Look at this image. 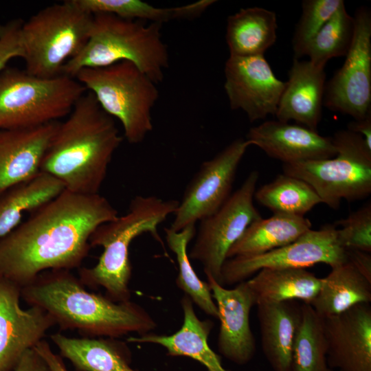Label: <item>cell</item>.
Wrapping results in <instances>:
<instances>
[{"label":"cell","instance_id":"cell-35","mask_svg":"<svg viewBox=\"0 0 371 371\" xmlns=\"http://www.w3.org/2000/svg\"><path fill=\"white\" fill-rule=\"evenodd\" d=\"M23 21L16 19L0 25V74L11 59L23 58L21 27Z\"/></svg>","mask_w":371,"mask_h":371},{"label":"cell","instance_id":"cell-3","mask_svg":"<svg viewBox=\"0 0 371 371\" xmlns=\"http://www.w3.org/2000/svg\"><path fill=\"white\" fill-rule=\"evenodd\" d=\"M122 142L114 119L89 91L77 101L68 117L58 123L41 172L59 180L66 190L98 194Z\"/></svg>","mask_w":371,"mask_h":371},{"label":"cell","instance_id":"cell-23","mask_svg":"<svg viewBox=\"0 0 371 371\" xmlns=\"http://www.w3.org/2000/svg\"><path fill=\"white\" fill-rule=\"evenodd\" d=\"M50 339L77 371H135L128 348L117 338L69 337L58 333Z\"/></svg>","mask_w":371,"mask_h":371},{"label":"cell","instance_id":"cell-16","mask_svg":"<svg viewBox=\"0 0 371 371\" xmlns=\"http://www.w3.org/2000/svg\"><path fill=\"white\" fill-rule=\"evenodd\" d=\"M206 278L221 322L218 352L234 363L246 364L254 357L256 348L249 323L251 309L256 305L255 296L246 280L226 289L211 276Z\"/></svg>","mask_w":371,"mask_h":371},{"label":"cell","instance_id":"cell-15","mask_svg":"<svg viewBox=\"0 0 371 371\" xmlns=\"http://www.w3.org/2000/svg\"><path fill=\"white\" fill-rule=\"evenodd\" d=\"M21 297V288L0 277V371H12L23 355L56 325L38 306L22 308Z\"/></svg>","mask_w":371,"mask_h":371},{"label":"cell","instance_id":"cell-12","mask_svg":"<svg viewBox=\"0 0 371 371\" xmlns=\"http://www.w3.org/2000/svg\"><path fill=\"white\" fill-rule=\"evenodd\" d=\"M355 33L345 61L326 83L323 105L355 120L371 113V12L361 6L353 16Z\"/></svg>","mask_w":371,"mask_h":371},{"label":"cell","instance_id":"cell-19","mask_svg":"<svg viewBox=\"0 0 371 371\" xmlns=\"http://www.w3.org/2000/svg\"><path fill=\"white\" fill-rule=\"evenodd\" d=\"M59 122L28 128L0 130V195L41 172Z\"/></svg>","mask_w":371,"mask_h":371},{"label":"cell","instance_id":"cell-8","mask_svg":"<svg viewBox=\"0 0 371 371\" xmlns=\"http://www.w3.org/2000/svg\"><path fill=\"white\" fill-rule=\"evenodd\" d=\"M75 78L92 93L100 107L117 119L130 144L142 142L153 130L151 112L159 98L156 83L128 61L85 68Z\"/></svg>","mask_w":371,"mask_h":371},{"label":"cell","instance_id":"cell-13","mask_svg":"<svg viewBox=\"0 0 371 371\" xmlns=\"http://www.w3.org/2000/svg\"><path fill=\"white\" fill-rule=\"evenodd\" d=\"M251 146L237 139L210 160L203 162L187 186L170 229L179 232L216 212L231 196L238 165Z\"/></svg>","mask_w":371,"mask_h":371},{"label":"cell","instance_id":"cell-26","mask_svg":"<svg viewBox=\"0 0 371 371\" xmlns=\"http://www.w3.org/2000/svg\"><path fill=\"white\" fill-rule=\"evenodd\" d=\"M276 14L269 10L242 8L228 16L225 38L232 56L264 55L276 41Z\"/></svg>","mask_w":371,"mask_h":371},{"label":"cell","instance_id":"cell-22","mask_svg":"<svg viewBox=\"0 0 371 371\" xmlns=\"http://www.w3.org/2000/svg\"><path fill=\"white\" fill-rule=\"evenodd\" d=\"M263 353L274 371H290L293 344L300 320V306L293 300L258 303Z\"/></svg>","mask_w":371,"mask_h":371},{"label":"cell","instance_id":"cell-10","mask_svg":"<svg viewBox=\"0 0 371 371\" xmlns=\"http://www.w3.org/2000/svg\"><path fill=\"white\" fill-rule=\"evenodd\" d=\"M258 178V172H251L216 212L199 221L188 256L201 262L205 276H211L220 284L228 251L247 227L261 217L253 202Z\"/></svg>","mask_w":371,"mask_h":371},{"label":"cell","instance_id":"cell-25","mask_svg":"<svg viewBox=\"0 0 371 371\" xmlns=\"http://www.w3.org/2000/svg\"><path fill=\"white\" fill-rule=\"evenodd\" d=\"M370 302L371 282L348 260L331 267L328 276L322 278L320 289L310 305L325 317Z\"/></svg>","mask_w":371,"mask_h":371},{"label":"cell","instance_id":"cell-20","mask_svg":"<svg viewBox=\"0 0 371 371\" xmlns=\"http://www.w3.org/2000/svg\"><path fill=\"white\" fill-rule=\"evenodd\" d=\"M325 67L294 58L275 116L317 131L326 85Z\"/></svg>","mask_w":371,"mask_h":371},{"label":"cell","instance_id":"cell-31","mask_svg":"<svg viewBox=\"0 0 371 371\" xmlns=\"http://www.w3.org/2000/svg\"><path fill=\"white\" fill-rule=\"evenodd\" d=\"M196 231L195 225H190L179 232L165 228L166 243L175 254L178 264L179 273L176 283L193 304L205 314L218 319V308L210 289L206 282L198 277L188 256V244L194 237Z\"/></svg>","mask_w":371,"mask_h":371},{"label":"cell","instance_id":"cell-30","mask_svg":"<svg viewBox=\"0 0 371 371\" xmlns=\"http://www.w3.org/2000/svg\"><path fill=\"white\" fill-rule=\"evenodd\" d=\"M254 197L273 214L304 215L322 201L313 188L304 181L282 174L255 191Z\"/></svg>","mask_w":371,"mask_h":371},{"label":"cell","instance_id":"cell-33","mask_svg":"<svg viewBox=\"0 0 371 371\" xmlns=\"http://www.w3.org/2000/svg\"><path fill=\"white\" fill-rule=\"evenodd\" d=\"M344 4L343 0L302 1V14L292 39L295 58L303 56L309 41Z\"/></svg>","mask_w":371,"mask_h":371},{"label":"cell","instance_id":"cell-32","mask_svg":"<svg viewBox=\"0 0 371 371\" xmlns=\"http://www.w3.org/2000/svg\"><path fill=\"white\" fill-rule=\"evenodd\" d=\"M354 33V18L348 13L344 3L309 41L303 56H308L313 64L325 67L330 59L346 56Z\"/></svg>","mask_w":371,"mask_h":371},{"label":"cell","instance_id":"cell-27","mask_svg":"<svg viewBox=\"0 0 371 371\" xmlns=\"http://www.w3.org/2000/svg\"><path fill=\"white\" fill-rule=\"evenodd\" d=\"M246 282L256 304L295 300L310 304L320 289L322 278L302 268L262 269Z\"/></svg>","mask_w":371,"mask_h":371},{"label":"cell","instance_id":"cell-6","mask_svg":"<svg viewBox=\"0 0 371 371\" xmlns=\"http://www.w3.org/2000/svg\"><path fill=\"white\" fill-rule=\"evenodd\" d=\"M93 14L75 0L45 7L23 21L21 38L25 71L51 78L62 74L64 65L87 43Z\"/></svg>","mask_w":371,"mask_h":371},{"label":"cell","instance_id":"cell-4","mask_svg":"<svg viewBox=\"0 0 371 371\" xmlns=\"http://www.w3.org/2000/svg\"><path fill=\"white\" fill-rule=\"evenodd\" d=\"M179 203L155 196H136L124 215L98 226L91 235L89 244L91 247H102L103 251L95 266L79 269L82 284L91 289L104 288L105 295L114 302L131 300L130 245L144 233L163 244L158 226L175 213Z\"/></svg>","mask_w":371,"mask_h":371},{"label":"cell","instance_id":"cell-11","mask_svg":"<svg viewBox=\"0 0 371 371\" xmlns=\"http://www.w3.org/2000/svg\"><path fill=\"white\" fill-rule=\"evenodd\" d=\"M346 261V249L338 241L337 229L328 224L266 253L227 258L221 270V284H238L262 269H305L319 263L333 267Z\"/></svg>","mask_w":371,"mask_h":371},{"label":"cell","instance_id":"cell-21","mask_svg":"<svg viewBox=\"0 0 371 371\" xmlns=\"http://www.w3.org/2000/svg\"><path fill=\"white\" fill-rule=\"evenodd\" d=\"M181 305L183 321L181 328L170 335L149 333L127 339L130 343L154 344L165 348L168 355L187 357L197 361L207 371H229L222 365L220 357L208 344L213 327L211 320H201L195 313L193 302L185 295Z\"/></svg>","mask_w":371,"mask_h":371},{"label":"cell","instance_id":"cell-24","mask_svg":"<svg viewBox=\"0 0 371 371\" xmlns=\"http://www.w3.org/2000/svg\"><path fill=\"white\" fill-rule=\"evenodd\" d=\"M311 221L302 216L276 213L252 222L231 247L227 259L266 253L293 243L311 229Z\"/></svg>","mask_w":371,"mask_h":371},{"label":"cell","instance_id":"cell-36","mask_svg":"<svg viewBox=\"0 0 371 371\" xmlns=\"http://www.w3.org/2000/svg\"><path fill=\"white\" fill-rule=\"evenodd\" d=\"M12 371H51L47 363L34 349L27 350Z\"/></svg>","mask_w":371,"mask_h":371},{"label":"cell","instance_id":"cell-2","mask_svg":"<svg viewBox=\"0 0 371 371\" xmlns=\"http://www.w3.org/2000/svg\"><path fill=\"white\" fill-rule=\"evenodd\" d=\"M30 306L44 309L62 330H76L82 337L119 338L131 333H151L157 324L139 304L116 302L86 289L69 270L41 273L21 289Z\"/></svg>","mask_w":371,"mask_h":371},{"label":"cell","instance_id":"cell-18","mask_svg":"<svg viewBox=\"0 0 371 371\" xmlns=\"http://www.w3.org/2000/svg\"><path fill=\"white\" fill-rule=\"evenodd\" d=\"M246 140L283 164L326 159L337 153L332 137L300 124L278 120L266 121L251 128Z\"/></svg>","mask_w":371,"mask_h":371},{"label":"cell","instance_id":"cell-1","mask_svg":"<svg viewBox=\"0 0 371 371\" xmlns=\"http://www.w3.org/2000/svg\"><path fill=\"white\" fill-rule=\"evenodd\" d=\"M117 216L99 193L65 190L0 239V277L22 289L43 271L78 268L92 233Z\"/></svg>","mask_w":371,"mask_h":371},{"label":"cell","instance_id":"cell-14","mask_svg":"<svg viewBox=\"0 0 371 371\" xmlns=\"http://www.w3.org/2000/svg\"><path fill=\"white\" fill-rule=\"evenodd\" d=\"M224 73L232 109L243 111L251 122L275 115L286 82L276 78L264 55L229 56Z\"/></svg>","mask_w":371,"mask_h":371},{"label":"cell","instance_id":"cell-9","mask_svg":"<svg viewBox=\"0 0 371 371\" xmlns=\"http://www.w3.org/2000/svg\"><path fill=\"white\" fill-rule=\"evenodd\" d=\"M337 155L332 158L284 164V174L310 185L324 203L337 209L343 199L366 198L371 193V148L360 135L340 130L332 137Z\"/></svg>","mask_w":371,"mask_h":371},{"label":"cell","instance_id":"cell-5","mask_svg":"<svg viewBox=\"0 0 371 371\" xmlns=\"http://www.w3.org/2000/svg\"><path fill=\"white\" fill-rule=\"evenodd\" d=\"M161 23L93 14L88 40L63 66L62 74L75 78L85 68L107 67L128 61L156 84L163 81L169 53L161 36Z\"/></svg>","mask_w":371,"mask_h":371},{"label":"cell","instance_id":"cell-17","mask_svg":"<svg viewBox=\"0 0 371 371\" xmlns=\"http://www.w3.org/2000/svg\"><path fill=\"white\" fill-rule=\"evenodd\" d=\"M327 363L338 371H371V306L359 304L322 317Z\"/></svg>","mask_w":371,"mask_h":371},{"label":"cell","instance_id":"cell-39","mask_svg":"<svg viewBox=\"0 0 371 371\" xmlns=\"http://www.w3.org/2000/svg\"><path fill=\"white\" fill-rule=\"evenodd\" d=\"M348 130L363 137L368 146L371 148V113L361 120L350 122Z\"/></svg>","mask_w":371,"mask_h":371},{"label":"cell","instance_id":"cell-28","mask_svg":"<svg viewBox=\"0 0 371 371\" xmlns=\"http://www.w3.org/2000/svg\"><path fill=\"white\" fill-rule=\"evenodd\" d=\"M54 177L41 172L0 195V239L20 225L25 212L33 213L65 190Z\"/></svg>","mask_w":371,"mask_h":371},{"label":"cell","instance_id":"cell-37","mask_svg":"<svg viewBox=\"0 0 371 371\" xmlns=\"http://www.w3.org/2000/svg\"><path fill=\"white\" fill-rule=\"evenodd\" d=\"M348 260L370 282H371L370 253L346 249Z\"/></svg>","mask_w":371,"mask_h":371},{"label":"cell","instance_id":"cell-38","mask_svg":"<svg viewBox=\"0 0 371 371\" xmlns=\"http://www.w3.org/2000/svg\"><path fill=\"white\" fill-rule=\"evenodd\" d=\"M34 349L47 363L51 371H68L61 356L54 353L45 339L41 340Z\"/></svg>","mask_w":371,"mask_h":371},{"label":"cell","instance_id":"cell-7","mask_svg":"<svg viewBox=\"0 0 371 371\" xmlns=\"http://www.w3.org/2000/svg\"><path fill=\"white\" fill-rule=\"evenodd\" d=\"M87 89L61 74L43 78L17 68L0 74V130L28 128L58 121L71 113Z\"/></svg>","mask_w":371,"mask_h":371},{"label":"cell","instance_id":"cell-34","mask_svg":"<svg viewBox=\"0 0 371 371\" xmlns=\"http://www.w3.org/2000/svg\"><path fill=\"white\" fill-rule=\"evenodd\" d=\"M337 238L344 249L371 252V204L367 203L347 218L338 221Z\"/></svg>","mask_w":371,"mask_h":371},{"label":"cell","instance_id":"cell-29","mask_svg":"<svg viewBox=\"0 0 371 371\" xmlns=\"http://www.w3.org/2000/svg\"><path fill=\"white\" fill-rule=\"evenodd\" d=\"M290 371H330L323 319L308 304L300 305Z\"/></svg>","mask_w":371,"mask_h":371}]
</instances>
